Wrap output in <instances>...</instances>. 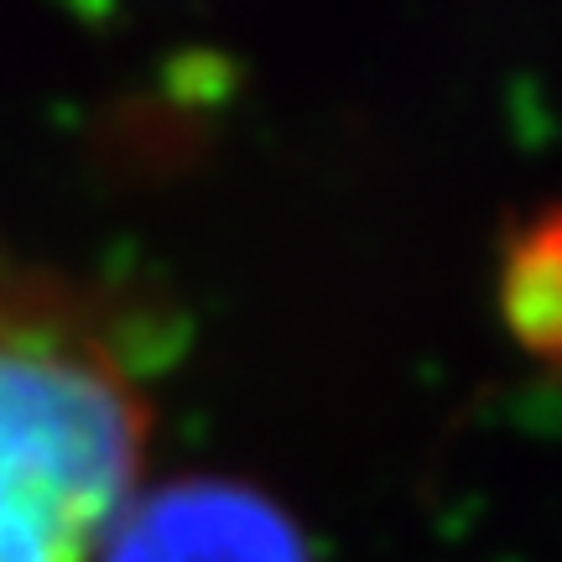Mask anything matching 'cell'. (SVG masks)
Returning a JSON list of instances; mask_svg holds the SVG:
<instances>
[{
    "label": "cell",
    "instance_id": "7a4b0ae2",
    "mask_svg": "<svg viewBox=\"0 0 562 562\" xmlns=\"http://www.w3.org/2000/svg\"><path fill=\"white\" fill-rule=\"evenodd\" d=\"M100 562H313V547L266 490L193 474L125 505Z\"/></svg>",
    "mask_w": 562,
    "mask_h": 562
},
{
    "label": "cell",
    "instance_id": "3957f363",
    "mask_svg": "<svg viewBox=\"0 0 562 562\" xmlns=\"http://www.w3.org/2000/svg\"><path fill=\"white\" fill-rule=\"evenodd\" d=\"M501 307L510 334L547 364H562V209L516 229L501 261Z\"/></svg>",
    "mask_w": 562,
    "mask_h": 562
},
{
    "label": "cell",
    "instance_id": "6da1fadb",
    "mask_svg": "<svg viewBox=\"0 0 562 562\" xmlns=\"http://www.w3.org/2000/svg\"><path fill=\"white\" fill-rule=\"evenodd\" d=\"M146 427L104 334L0 271V562H89L131 505Z\"/></svg>",
    "mask_w": 562,
    "mask_h": 562
}]
</instances>
